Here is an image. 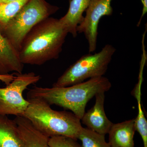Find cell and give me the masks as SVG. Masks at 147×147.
<instances>
[{"label":"cell","instance_id":"cell-13","mask_svg":"<svg viewBox=\"0 0 147 147\" xmlns=\"http://www.w3.org/2000/svg\"><path fill=\"white\" fill-rule=\"evenodd\" d=\"M0 147H25L14 120L0 115Z\"/></svg>","mask_w":147,"mask_h":147},{"label":"cell","instance_id":"cell-9","mask_svg":"<svg viewBox=\"0 0 147 147\" xmlns=\"http://www.w3.org/2000/svg\"><path fill=\"white\" fill-rule=\"evenodd\" d=\"M24 67L18 51L0 32V75L22 73Z\"/></svg>","mask_w":147,"mask_h":147},{"label":"cell","instance_id":"cell-4","mask_svg":"<svg viewBox=\"0 0 147 147\" xmlns=\"http://www.w3.org/2000/svg\"><path fill=\"white\" fill-rule=\"evenodd\" d=\"M59 9L45 0H29L7 24L0 26V32L19 52L25 37L38 24Z\"/></svg>","mask_w":147,"mask_h":147},{"label":"cell","instance_id":"cell-12","mask_svg":"<svg viewBox=\"0 0 147 147\" xmlns=\"http://www.w3.org/2000/svg\"><path fill=\"white\" fill-rule=\"evenodd\" d=\"M92 0H70L68 11L59 19L68 33L73 37L77 36L76 28L84 18L83 13L86 11Z\"/></svg>","mask_w":147,"mask_h":147},{"label":"cell","instance_id":"cell-1","mask_svg":"<svg viewBox=\"0 0 147 147\" xmlns=\"http://www.w3.org/2000/svg\"><path fill=\"white\" fill-rule=\"evenodd\" d=\"M59 20L48 17L36 25L25 37L18 52L23 64L41 65L57 59L68 34Z\"/></svg>","mask_w":147,"mask_h":147},{"label":"cell","instance_id":"cell-20","mask_svg":"<svg viewBox=\"0 0 147 147\" xmlns=\"http://www.w3.org/2000/svg\"><path fill=\"white\" fill-rule=\"evenodd\" d=\"M17 0H0V3H6L13 1Z\"/></svg>","mask_w":147,"mask_h":147},{"label":"cell","instance_id":"cell-2","mask_svg":"<svg viewBox=\"0 0 147 147\" xmlns=\"http://www.w3.org/2000/svg\"><path fill=\"white\" fill-rule=\"evenodd\" d=\"M111 86L109 79L102 76L69 86L49 88L35 86L29 90L27 98H40L50 105L71 110L81 120L88 101L98 94L108 91Z\"/></svg>","mask_w":147,"mask_h":147},{"label":"cell","instance_id":"cell-6","mask_svg":"<svg viewBox=\"0 0 147 147\" xmlns=\"http://www.w3.org/2000/svg\"><path fill=\"white\" fill-rule=\"evenodd\" d=\"M15 78L5 88H0V115L23 116L29 104L23 94L28 87L41 79L34 72L16 74Z\"/></svg>","mask_w":147,"mask_h":147},{"label":"cell","instance_id":"cell-14","mask_svg":"<svg viewBox=\"0 0 147 147\" xmlns=\"http://www.w3.org/2000/svg\"><path fill=\"white\" fill-rule=\"evenodd\" d=\"M141 88L142 85L137 84L132 91V94L137 99L138 108V115L134 119V127L142 137L144 147H147V121L141 103Z\"/></svg>","mask_w":147,"mask_h":147},{"label":"cell","instance_id":"cell-7","mask_svg":"<svg viewBox=\"0 0 147 147\" xmlns=\"http://www.w3.org/2000/svg\"><path fill=\"white\" fill-rule=\"evenodd\" d=\"M112 0H92L86 10V16L76 28L77 33H84L88 40L89 52H94L97 47L98 28L103 16L113 13ZM142 3L143 0H141Z\"/></svg>","mask_w":147,"mask_h":147},{"label":"cell","instance_id":"cell-19","mask_svg":"<svg viewBox=\"0 0 147 147\" xmlns=\"http://www.w3.org/2000/svg\"><path fill=\"white\" fill-rule=\"evenodd\" d=\"M142 3L143 5V10H142V16H141V18H140V20L138 22V25H137L138 26H139L140 24H141L142 18L144 17L147 12V0H143Z\"/></svg>","mask_w":147,"mask_h":147},{"label":"cell","instance_id":"cell-5","mask_svg":"<svg viewBox=\"0 0 147 147\" xmlns=\"http://www.w3.org/2000/svg\"><path fill=\"white\" fill-rule=\"evenodd\" d=\"M116 50L113 45L107 44L98 53L83 55L65 71L53 87L69 86L103 76Z\"/></svg>","mask_w":147,"mask_h":147},{"label":"cell","instance_id":"cell-10","mask_svg":"<svg viewBox=\"0 0 147 147\" xmlns=\"http://www.w3.org/2000/svg\"><path fill=\"white\" fill-rule=\"evenodd\" d=\"M13 120L24 147H51L48 144L50 138L35 128L28 119L22 116H16Z\"/></svg>","mask_w":147,"mask_h":147},{"label":"cell","instance_id":"cell-18","mask_svg":"<svg viewBox=\"0 0 147 147\" xmlns=\"http://www.w3.org/2000/svg\"><path fill=\"white\" fill-rule=\"evenodd\" d=\"M14 74H8L4 75H0V81L4 83L5 85L7 86L12 82L15 78Z\"/></svg>","mask_w":147,"mask_h":147},{"label":"cell","instance_id":"cell-15","mask_svg":"<svg viewBox=\"0 0 147 147\" xmlns=\"http://www.w3.org/2000/svg\"><path fill=\"white\" fill-rule=\"evenodd\" d=\"M78 139L82 142V147H110L105 140V135L99 134L87 127H82Z\"/></svg>","mask_w":147,"mask_h":147},{"label":"cell","instance_id":"cell-3","mask_svg":"<svg viewBox=\"0 0 147 147\" xmlns=\"http://www.w3.org/2000/svg\"><path fill=\"white\" fill-rule=\"evenodd\" d=\"M27 100L29 104L22 117L37 130L49 138L61 136L78 139L82 126L81 120L74 113L53 110L40 98Z\"/></svg>","mask_w":147,"mask_h":147},{"label":"cell","instance_id":"cell-17","mask_svg":"<svg viewBox=\"0 0 147 147\" xmlns=\"http://www.w3.org/2000/svg\"><path fill=\"white\" fill-rule=\"evenodd\" d=\"M77 140L65 136L50 138L48 144L51 147H82Z\"/></svg>","mask_w":147,"mask_h":147},{"label":"cell","instance_id":"cell-16","mask_svg":"<svg viewBox=\"0 0 147 147\" xmlns=\"http://www.w3.org/2000/svg\"><path fill=\"white\" fill-rule=\"evenodd\" d=\"M29 0H17L0 3V26L5 25L13 18Z\"/></svg>","mask_w":147,"mask_h":147},{"label":"cell","instance_id":"cell-11","mask_svg":"<svg viewBox=\"0 0 147 147\" xmlns=\"http://www.w3.org/2000/svg\"><path fill=\"white\" fill-rule=\"evenodd\" d=\"M134 119L113 124L108 132L110 147H134Z\"/></svg>","mask_w":147,"mask_h":147},{"label":"cell","instance_id":"cell-8","mask_svg":"<svg viewBox=\"0 0 147 147\" xmlns=\"http://www.w3.org/2000/svg\"><path fill=\"white\" fill-rule=\"evenodd\" d=\"M95 98L94 105L85 112L81 120L87 128L105 135L108 134L113 123L107 117L104 110L105 93L98 94Z\"/></svg>","mask_w":147,"mask_h":147}]
</instances>
